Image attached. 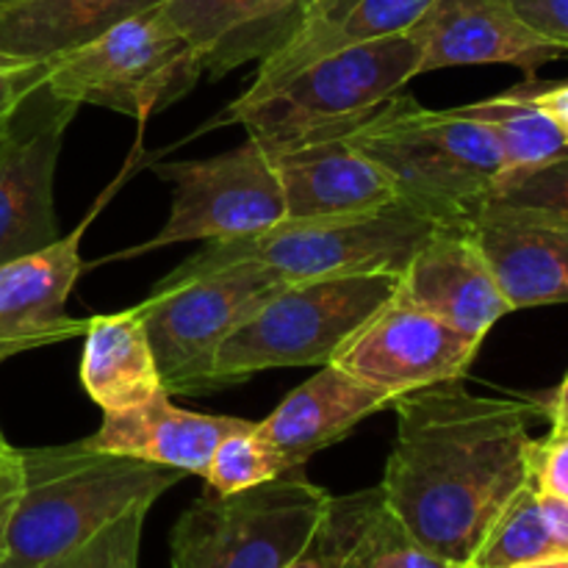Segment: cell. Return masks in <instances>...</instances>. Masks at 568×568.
I'll return each instance as SVG.
<instances>
[{"mask_svg":"<svg viewBox=\"0 0 568 568\" xmlns=\"http://www.w3.org/2000/svg\"><path fill=\"white\" fill-rule=\"evenodd\" d=\"M397 436L383 503L430 552L471 564L510 499L530 483L538 403L475 397L464 381L394 399Z\"/></svg>","mask_w":568,"mask_h":568,"instance_id":"6da1fadb","label":"cell"},{"mask_svg":"<svg viewBox=\"0 0 568 568\" xmlns=\"http://www.w3.org/2000/svg\"><path fill=\"white\" fill-rule=\"evenodd\" d=\"M26 491L6 538L0 568H44L120 516L153 508L183 471L83 442L22 449Z\"/></svg>","mask_w":568,"mask_h":568,"instance_id":"7a4b0ae2","label":"cell"},{"mask_svg":"<svg viewBox=\"0 0 568 568\" xmlns=\"http://www.w3.org/2000/svg\"><path fill=\"white\" fill-rule=\"evenodd\" d=\"M344 139L392 178L405 205L438 227H469L505 175L499 144L480 122L455 109L430 111L403 92Z\"/></svg>","mask_w":568,"mask_h":568,"instance_id":"3957f363","label":"cell"},{"mask_svg":"<svg viewBox=\"0 0 568 568\" xmlns=\"http://www.w3.org/2000/svg\"><path fill=\"white\" fill-rule=\"evenodd\" d=\"M419 75L408 31L355 44L303 67L258 98H236L216 125H242L270 153L344 136Z\"/></svg>","mask_w":568,"mask_h":568,"instance_id":"277c9868","label":"cell"},{"mask_svg":"<svg viewBox=\"0 0 568 568\" xmlns=\"http://www.w3.org/2000/svg\"><path fill=\"white\" fill-rule=\"evenodd\" d=\"M436 227V222L405 203L386 205L369 214L281 222L255 236L233 239V242H205L203 250H197L186 264H181L166 277L181 281V277L239 264V261L270 266L288 283L375 275V272L403 275L408 261Z\"/></svg>","mask_w":568,"mask_h":568,"instance_id":"5b68a950","label":"cell"},{"mask_svg":"<svg viewBox=\"0 0 568 568\" xmlns=\"http://www.w3.org/2000/svg\"><path fill=\"white\" fill-rule=\"evenodd\" d=\"M399 275L320 277L286 283L216 349V388L277 366H325L349 336L394 300Z\"/></svg>","mask_w":568,"mask_h":568,"instance_id":"8992f818","label":"cell"},{"mask_svg":"<svg viewBox=\"0 0 568 568\" xmlns=\"http://www.w3.org/2000/svg\"><path fill=\"white\" fill-rule=\"evenodd\" d=\"M42 64L44 83L55 98L103 105L139 122L181 100L205 72L161 6L42 59Z\"/></svg>","mask_w":568,"mask_h":568,"instance_id":"52a82bcc","label":"cell"},{"mask_svg":"<svg viewBox=\"0 0 568 568\" xmlns=\"http://www.w3.org/2000/svg\"><path fill=\"white\" fill-rule=\"evenodd\" d=\"M331 494L303 466L236 494L205 488L170 532L172 568H286L320 525Z\"/></svg>","mask_w":568,"mask_h":568,"instance_id":"ba28073f","label":"cell"},{"mask_svg":"<svg viewBox=\"0 0 568 568\" xmlns=\"http://www.w3.org/2000/svg\"><path fill=\"white\" fill-rule=\"evenodd\" d=\"M286 283L255 261L216 266L181 281L164 277L142 308L166 394L216 388V349Z\"/></svg>","mask_w":568,"mask_h":568,"instance_id":"9c48e42d","label":"cell"},{"mask_svg":"<svg viewBox=\"0 0 568 568\" xmlns=\"http://www.w3.org/2000/svg\"><path fill=\"white\" fill-rule=\"evenodd\" d=\"M172 186V209L155 239L122 255L181 242H233L255 236L286 220V200L270 150L247 142L211 159L170 161L155 166Z\"/></svg>","mask_w":568,"mask_h":568,"instance_id":"30bf717a","label":"cell"},{"mask_svg":"<svg viewBox=\"0 0 568 568\" xmlns=\"http://www.w3.org/2000/svg\"><path fill=\"white\" fill-rule=\"evenodd\" d=\"M75 111L42 83L0 133V264L59 239L53 178Z\"/></svg>","mask_w":568,"mask_h":568,"instance_id":"8fae6325","label":"cell"},{"mask_svg":"<svg viewBox=\"0 0 568 568\" xmlns=\"http://www.w3.org/2000/svg\"><path fill=\"white\" fill-rule=\"evenodd\" d=\"M480 347L438 316L394 294L386 308L349 336L331 364L381 392L392 405L405 394L464 381Z\"/></svg>","mask_w":568,"mask_h":568,"instance_id":"7c38bea8","label":"cell"},{"mask_svg":"<svg viewBox=\"0 0 568 568\" xmlns=\"http://www.w3.org/2000/svg\"><path fill=\"white\" fill-rule=\"evenodd\" d=\"M469 236L510 311L568 303V216L486 200Z\"/></svg>","mask_w":568,"mask_h":568,"instance_id":"4fadbf2b","label":"cell"},{"mask_svg":"<svg viewBox=\"0 0 568 568\" xmlns=\"http://www.w3.org/2000/svg\"><path fill=\"white\" fill-rule=\"evenodd\" d=\"M408 33L419 44V75L447 67L510 64L532 78L544 64L568 55L532 31L510 0H433Z\"/></svg>","mask_w":568,"mask_h":568,"instance_id":"5bb4252c","label":"cell"},{"mask_svg":"<svg viewBox=\"0 0 568 568\" xmlns=\"http://www.w3.org/2000/svg\"><path fill=\"white\" fill-rule=\"evenodd\" d=\"M89 220L48 247L0 264V364L87 333L89 320H75L64 305L83 270L81 236Z\"/></svg>","mask_w":568,"mask_h":568,"instance_id":"9a60e30c","label":"cell"},{"mask_svg":"<svg viewBox=\"0 0 568 568\" xmlns=\"http://www.w3.org/2000/svg\"><path fill=\"white\" fill-rule=\"evenodd\" d=\"M397 297L447 322L475 344L510 314L469 227H436L399 275Z\"/></svg>","mask_w":568,"mask_h":568,"instance_id":"2e32d148","label":"cell"},{"mask_svg":"<svg viewBox=\"0 0 568 568\" xmlns=\"http://www.w3.org/2000/svg\"><path fill=\"white\" fill-rule=\"evenodd\" d=\"M270 155L286 200L283 222L369 214L403 203L392 178L344 136L316 139Z\"/></svg>","mask_w":568,"mask_h":568,"instance_id":"e0dca14e","label":"cell"},{"mask_svg":"<svg viewBox=\"0 0 568 568\" xmlns=\"http://www.w3.org/2000/svg\"><path fill=\"white\" fill-rule=\"evenodd\" d=\"M236 416H209L172 405L161 392L142 405L125 410H103V422L83 444L98 453L125 455L148 464L203 477L220 442L247 427Z\"/></svg>","mask_w":568,"mask_h":568,"instance_id":"ac0fdd59","label":"cell"},{"mask_svg":"<svg viewBox=\"0 0 568 568\" xmlns=\"http://www.w3.org/2000/svg\"><path fill=\"white\" fill-rule=\"evenodd\" d=\"M433 0H314L292 33L258 61L242 98H258L303 67L375 39L405 33Z\"/></svg>","mask_w":568,"mask_h":568,"instance_id":"d6986e66","label":"cell"},{"mask_svg":"<svg viewBox=\"0 0 568 568\" xmlns=\"http://www.w3.org/2000/svg\"><path fill=\"white\" fill-rule=\"evenodd\" d=\"M314 0H161V11L209 75L270 55Z\"/></svg>","mask_w":568,"mask_h":568,"instance_id":"ffe728a7","label":"cell"},{"mask_svg":"<svg viewBox=\"0 0 568 568\" xmlns=\"http://www.w3.org/2000/svg\"><path fill=\"white\" fill-rule=\"evenodd\" d=\"M386 405L388 399L381 392L364 386L338 366L325 364L264 422H255V433L275 449L286 469H297Z\"/></svg>","mask_w":568,"mask_h":568,"instance_id":"44dd1931","label":"cell"},{"mask_svg":"<svg viewBox=\"0 0 568 568\" xmlns=\"http://www.w3.org/2000/svg\"><path fill=\"white\" fill-rule=\"evenodd\" d=\"M81 386L103 410H125L166 392L148 336L142 303L92 316L83 333Z\"/></svg>","mask_w":568,"mask_h":568,"instance_id":"7402d4cb","label":"cell"},{"mask_svg":"<svg viewBox=\"0 0 568 568\" xmlns=\"http://www.w3.org/2000/svg\"><path fill=\"white\" fill-rule=\"evenodd\" d=\"M161 0H17L0 9V50L42 61Z\"/></svg>","mask_w":568,"mask_h":568,"instance_id":"603a6c76","label":"cell"},{"mask_svg":"<svg viewBox=\"0 0 568 568\" xmlns=\"http://www.w3.org/2000/svg\"><path fill=\"white\" fill-rule=\"evenodd\" d=\"M455 111L480 122L491 133L505 159V175L547 164L568 153V139L558 131V125L516 89L469 105H455Z\"/></svg>","mask_w":568,"mask_h":568,"instance_id":"cb8c5ba5","label":"cell"},{"mask_svg":"<svg viewBox=\"0 0 568 568\" xmlns=\"http://www.w3.org/2000/svg\"><path fill=\"white\" fill-rule=\"evenodd\" d=\"M552 558H568V555L544 514L541 497L527 483L503 510L471 564L477 568H516Z\"/></svg>","mask_w":568,"mask_h":568,"instance_id":"d4e9b609","label":"cell"},{"mask_svg":"<svg viewBox=\"0 0 568 568\" xmlns=\"http://www.w3.org/2000/svg\"><path fill=\"white\" fill-rule=\"evenodd\" d=\"M383 488L331 497L320 525L286 568H349L361 538L383 510Z\"/></svg>","mask_w":568,"mask_h":568,"instance_id":"484cf974","label":"cell"},{"mask_svg":"<svg viewBox=\"0 0 568 568\" xmlns=\"http://www.w3.org/2000/svg\"><path fill=\"white\" fill-rule=\"evenodd\" d=\"M286 466L275 449L255 433V422L231 433L214 449L205 469V488L214 494H236L286 475Z\"/></svg>","mask_w":568,"mask_h":568,"instance_id":"4316f807","label":"cell"},{"mask_svg":"<svg viewBox=\"0 0 568 568\" xmlns=\"http://www.w3.org/2000/svg\"><path fill=\"white\" fill-rule=\"evenodd\" d=\"M349 568H460V564H453V560L422 547L399 525L397 516L383 505V510L361 538Z\"/></svg>","mask_w":568,"mask_h":568,"instance_id":"83f0119b","label":"cell"},{"mask_svg":"<svg viewBox=\"0 0 568 568\" xmlns=\"http://www.w3.org/2000/svg\"><path fill=\"white\" fill-rule=\"evenodd\" d=\"M150 508L120 516L44 568H139V544Z\"/></svg>","mask_w":568,"mask_h":568,"instance_id":"f1b7e54d","label":"cell"},{"mask_svg":"<svg viewBox=\"0 0 568 568\" xmlns=\"http://www.w3.org/2000/svg\"><path fill=\"white\" fill-rule=\"evenodd\" d=\"M494 203L516 205V209L555 211L568 216V153L547 164L530 166L505 175L491 192Z\"/></svg>","mask_w":568,"mask_h":568,"instance_id":"f546056e","label":"cell"},{"mask_svg":"<svg viewBox=\"0 0 568 568\" xmlns=\"http://www.w3.org/2000/svg\"><path fill=\"white\" fill-rule=\"evenodd\" d=\"M530 486L547 497L568 499V427L552 430L530 447Z\"/></svg>","mask_w":568,"mask_h":568,"instance_id":"4dcf8cb0","label":"cell"},{"mask_svg":"<svg viewBox=\"0 0 568 568\" xmlns=\"http://www.w3.org/2000/svg\"><path fill=\"white\" fill-rule=\"evenodd\" d=\"M22 491H26V460L22 449L11 447L9 442H0V560L6 555V538L20 508Z\"/></svg>","mask_w":568,"mask_h":568,"instance_id":"1f68e13d","label":"cell"},{"mask_svg":"<svg viewBox=\"0 0 568 568\" xmlns=\"http://www.w3.org/2000/svg\"><path fill=\"white\" fill-rule=\"evenodd\" d=\"M44 83V64L33 61V64L14 67V70L0 72V133L9 128L20 105L37 92Z\"/></svg>","mask_w":568,"mask_h":568,"instance_id":"d6a6232c","label":"cell"},{"mask_svg":"<svg viewBox=\"0 0 568 568\" xmlns=\"http://www.w3.org/2000/svg\"><path fill=\"white\" fill-rule=\"evenodd\" d=\"M510 3L532 31L568 50V0H510Z\"/></svg>","mask_w":568,"mask_h":568,"instance_id":"836d02e7","label":"cell"},{"mask_svg":"<svg viewBox=\"0 0 568 568\" xmlns=\"http://www.w3.org/2000/svg\"><path fill=\"white\" fill-rule=\"evenodd\" d=\"M516 92L525 100H530L532 105L544 111L549 120L558 125V131L568 139V81H552L541 83L536 78H527L525 83L514 87Z\"/></svg>","mask_w":568,"mask_h":568,"instance_id":"e575fe53","label":"cell"},{"mask_svg":"<svg viewBox=\"0 0 568 568\" xmlns=\"http://www.w3.org/2000/svg\"><path fill=\"white\" fill-rule=\"evenodd\" d=\"M538 497H541V508L547 514L549 525H552L555 536H558L560 547L568 555V499L547 497V494H538Z\"/></svg>","mask_w":568,"mask_h":568,"instance_id":"d590c367","label":"cell"},{"mask_svg":"<svg viewBox=\"0 0 568 568\" xmlns=\"http://www.w3.org/2000/svg\"><path fill=\"white\" fill-rule=\"evenodd\" d=\"M544 416H549V422H552V430L568 427V375L558 386V392L552 394V399H549L547 408H544Z\"/></svg>","mask_w":568,"mask_h":568,"instance_id":"8d00e7d4","label":"cell"},{"mask_svg":"<svg viewBox=\"0 0 568 568\" xmlns=\"http://www.w3.org/2000/svg\"><path fill=\"white\" fill-rule=\"evenodd\" d=\"M516 568H568V558H552V560H541V564H527Z\"/></svg>","mask_w":568,"mask_h":568,"instance_id":"74e56055","label":"cell"},{"mask_svg":"<svg viewBox=\"0 0 568 568\" xmlns=\"http://www.w3.org/2000/svg\"><path fill=\"white\" fill-rule=\"evenodd\" d=\"M11 3H17V0H0V9H6V6H11Z\"/></svg>","mask_w":568,"mask_h":568,"instance_id":"f35d334b","label":"cell"},{"mask_svg":"<svg viewBox=\"0 0 568 568\" xmlns=\"http://www.w3.org/2000/svg\"><path fill=\"white\" fill-rule=\"evenodd\" d=\"M460 568H477L475 564H466V566H460Z\"/></svg>","mask_w":568,"mask_h":568,"instance_id":"ab89813d","label":"cell"},{"mask_svg":"<svg viewBox=\"0 0 568 568\" xmlns=\"http://www.w3.org/2000/svg\"><path fill=\"white\" fill-rule=\"evenodd\" d=\"M0 442H6V436H3V430H0Z\"/></svg>","mask_w":568,"mask_h":568,"instance_id":"60d3db41","label":"cell"}]
</instances>
